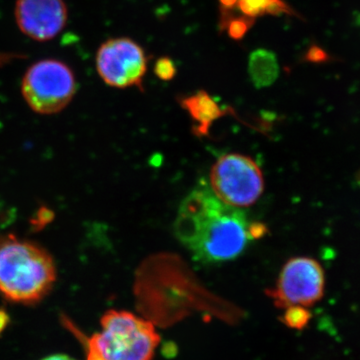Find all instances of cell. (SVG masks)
I'll return each mask as SVG.
<instances>
[{"mask_svg": "<svg viewBox=\"0 0 360 360\" xmlns=\"http://www.w3.org/2000/svg\"><path fill=\"white\" fill-rule=\"evenodd\" d=\"M180 104L193 120L198 122L200 132L210 129V124L214 120L224 115V110L220 108L219 104L205 90H200L193 96L184 97Z\"/></svg>", "mask_w": 360, "mask_h": 360, "instance_id": "cell-10", "label": "cell"}, {"mask_svg": "<svg viewBox=\"0 0 360 360\" xmlns=\"http://www.w3.org/2000/svg\"><path fill=\"white\" fill-rule=\"evenodd\" d=\"M236 8L243 15L255 20L266 14L274 16L281 14L295 15L293 9L283 0H238Z\"/></svg>", "mask_w": 360, "mask_h": 360, "instance_id": "cell-11", "label": "cell"}, {"mask_svg": "<svg viewBox=\"0 0 360 360\" xmlns=\"http://www.w3.org/2000/svg\"><path fill=\"white\" fill-rule=\"evenodd\" d=\"M264 232V225L251 224L245 212L225 205L206 184H198L184 198L175 221L180 243L207 264L234 259Z\"/></svg>", "mask_w": 360, "mask_h": 360, "instance_id": "cell-1", "label": "cell"}, {"mask_svg": "<svg viewBox=\"0 0 360 360\" xmlns=\"http://www.w3.org/2000/svg\"><path fill=\"white\" fill-rule=\"evenodd\" d=\"M63 0H18L15 18L21 32L37 41L53 39L68 21Z\"/></svg>", "mask_w": 360, "mask_h": 360, "instance_id": "cell-8", "label": "cell"}, {"mask_svg": "<svg viewBox=\"0 0 360 360\" xmlns=\"http://www.w3.org/2000/svg\"><path fill=\"white\" fill-rule=\"evenodd\" d=\"M148 58L141 45L129 37L108 39L96 53V70L106 84L115 89H142Z\"/></svg>", "mask_w": 360, "mask_h": 360, "instance_id": "cell-7", "label": "cell"}, {"mask_svg": "<svg viewBox=\"0 0 360 360\" xmlns=\"http://www.w3.org/2000/svg\"><path fill=\"white\" fill-rule=\"evenodd\" d=\"M278 59L274 51L266 49L253 51L248 58V75L257 89L270 86L279 77Z\"/></svg>", "mask_w": 360, "mask_h": 360, "instance_id": "cell-9", "label": "cell"}, {"mask_svg": "<svg viewBox=\"0 0 360 360\" xmlns=\"http://www.w3.org/2000/svg\"><path fill=\"white\" fill-rule=\"evenodd\" d=\"M326 290V274L316 259L307 257L290 258L283 265L276 288L266 291L278 309L292 305L310 307L321 302Z\"/></svg>", "mask_w": 360, "mask_h": 360, "instance_id": "cell-6", "label": "cell"}, {"mask_svg": "<svg viewBox=\"0 0 360 360\" xmlns=\"http://www.w3.org/2000/svg\"><path fill=\"white\" fill-rule=\"evenodd\" d=\"M285 309L281 321L288 328L302 330V329H304L309 326L312 314H310L307 307L292 305V307H288Z\"/></svg>", "mask_w": 360, "mask_h": 360, "instance_id": "cell-13", "label": "cell"}, {"mask_svg": "<svg viewBox=\"0 0 360 360\" xmlns=\"http://www.w3.org/2000/svg\"><path fill=\"white\" fill-rule=\"evenodd\" d=\"M220 9L224 11H233L238 6V0H219Z\"/></svg>", "mask_w": 360, "mask_h": 360, "instance_id": "cell-16", "label": "cell"}, {"mask_svg": "<svg viewBox=\"0 0 360 360\" xmlns=\"http://www.w3.org/2000/svg\"><path fill=\"white\" fill-rule=\"evenodd\" d=\"M210 187L225 205L241 210L255 205L264 193V174L250 156L227 153L213 165Z\"/></svg>", "mask_w": 360, "mask_h": 360, "instance_id": "cell-5", "label": "cell"}, {"mask_svg": "<svg viewBox=\"0 0 360 360\" xmlns=\"http://www.w3.org/2000/svg\"><path fill=\"white\" fill-rule=\"evenodd\" d=\"M9 323V315L6 310L0 309V335L4 333Z\"/></svg>", "mask_w": 360, "mask_h": 360, "instance_id": "cell-17", "label": "cell"}, {"mask_svg": "<svg viewBox=\"0 0 360 360\" xmlns=\"http://www.w3.org/2000/svg\"><path fill=\"white\" fill-rule=\"evenodd\" d=\"M23 98L34 112L54 115L65 110L77 91L75 73L58 59H44L28 68L21 84Z\"/></svg>", "mask_w": 360, "mask_h": 360, "instance_id": "cell-4", "label": "cell"}, {"mask_svg": "<svg viewBox=\"0 0 360 360\" xmlns=\"http://www.w3.org/2000/svg\"><path fill=\"white\" fill-rule=\"evenodd\" d=\"M255 18L239 14L236 15L233 11L220 9L219 26L229 35V39L240 41L255 25Z\"/></svg>", "mask_w": 360, "mask_h": 360, "instance_id": "cell-12", "label": "cell"}, {"mask_svg": "<svg viewBox=\"0 0 360 360\" xmlns=\"http://www.w3.org/2000/svg\"><path fill=\"white\" fill-rule=\"evenodd\" d=\"M42 360H75L73 359H71L70 356H68V355L65 354H53L51 355V356L45 357V359Z\"/></svg>", "mask_w": 360, "mask_h": 360, "instance_id": "cell-18", "label": "cell"}, {"mask_svg": "<svg viewBox=\"0 0 360 360\" xmlns=\"http://www.w3.org/2000/svg\"><path fill=\"white\" fill-rule=\"evenodd\" d=\"M304 59L311 63H322L328 60V56L321 47L312 45L305 53Z\"/></svg>", "mask_w": 360, "mask_h": 360, "instance_id": "cell-15", "label": "cell"}, {"mask_svg": "<svg viewBox=\"0 0 360 360\" xmlns=\"http://www.w3.org/2000/svg\"><path fill=\"white\" fill-rule=\"evenodd\" d=\"M101 330L84 340L86 360H153L160 338L150 321L124 310H108Z\"/></svg>", "mask_w": 360, "mask_h": 360, "instance_id": "cell-3", "label": "cell"}, {"mask_svg": "<svg viewBox=\"0 0 360 360\" xmlns=\"http://www.w3.org/2000/svg\"><path fill=\"white\" fill-rule=\"evenodd\" d=\"M153 71H155L156 77L162 82H170L176 75L177 68L172 58L163 56L155 61Z\"/></svg>", "mask_w": 360, "mask_h": 360, "instance_id": "cell-14", "label": "cell"}, {"mask_svg": "<svg viewBox=\"0 0 360 360\" xmlns=\"http://www.w3.org/2000/svg\"><path fill=\"white\" fill-rule=\"evenodd\" d=\"M53 257L34 241L13 234L0 236V295L8 302L37 304L56 281Z\"/></svg>", "mask_w": 360, "mask_h": 360, "instance_id": "cell-2", "label": "cell"}]
</instances>
